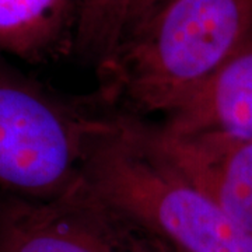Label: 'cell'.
Here are the masks:
<instances>
[{
  "label": "cell",
  "mask_w": 252,
  "mask_h": 252,
  "mask_svg": "<svg viewBox=\"0 0 252 252\" xmlns=\"http://www.w3.org/2000/svg\"><path fill=\"white\" fill-rule=\"evenodd\" d=\"M77 188L178 252H252L235 224L133 122H104L91 137Z\"/></svg>",
  "instance_id": "6da1fadb"
},
{
  "label": "cell",
  "mask_w": 252,
  "mask_h": 252,
  "mask_svg": "<svg viewBox=\"0 0 252 252\" xmlns=\"http://www.w3.org/2000/svg\"><path fill=\"white\" fill-rule=\"evenodd\" d=\"M252 39V0H170L98 67L108 98L170 114Z\"/></svg>",
  "instance_id": "7a4b0ae2"
},
{
  "label": "cell",
  "mask_w": 252,
  "mask_h": 252,
  "mask_svg": "<svg viewBox=\"0 0 252 252\" xmlns=\"http://www.w3.org/2000/svg\"><path fill=\"white\" fill-rule=\"evenodd\" d=\"M102 124L74 115L0 66V189L30 200L64 195L80 178L89 143Z\"/></svg>",
  "instance_id": "3957f363"
},
{
  "label": "cell",
  "mask_w": 252,
  "mask_h": 252,
  "mask_svg": "<svg viewBox=\"0 0 252 252\" xmlns=\"http://www.w3.org/2000/svg\"><path fill=\"white\" fill-rule=\"evenodd\" d=\"M140 230L77 185L52 200H0V252H149Z\"/></svg>",
  "instance_id": "277c9868"
},
{
  "label": "cell",
  "mask_w": 252,
  "mask_h": 252,
  "mask_svg": "<svg viewBox=\"0 0 252 252\" xmlns=\"http://www.w3.org/2000/svg\"><path fill=\"white\" fill-rule=\"evenodd\" d=\"M154 146L225 216L252 234V139L172 137L147 129Z\"/></svg>",
  "instance_id": "5b68a950"
},
{
  "label": "cell",
  "mask_w": 252,
  "mask_h": 252,
  "mask_svg": "<svg viewBox=\"0 0 252 252\" xmlns=\"http://www.w3.org/2000/svg\"><path fill=\"white\" fill-rule=\"evenodd\" d=\"M158 130L172 137L252 139V39L203 80Z\"/></svg>",
  "instance_id": "8992f818"
},
{
  "label": "cell",
  "mask_w": 252,
  "mask_h": 252,
  "mask_svg": "<svg viewBox=\"0 0 252 252\" xmlns=\"http://www.w3.org/2000/svg\"><path fill=\"white\" fill-rule=\"evenodd\" d=\"M80 0H0V54L45 62L73 49Z\"/></svg>",
  "instance_id": "52a82bcc"
},
{
  "label": "cell",
  "mask_w": 252,
  "mask_h": 252,
  "mask_svg": "<svg viewBox=\"0 0 252 252\" xmlns=\"http://www.w3.org/2000/svg\"><path fill=\"white\" fill-rule=\"evenodd\" d=\"M129 0H80L73 51L97 67L109 61L125 34Z\"/></svg>",
  "instance_id": "ba28073f"
},
{
  "label": "cell",
  "mask_w": 252,
  "mask_h": 252,
  "mask_svg": "<svg viewBox=\"0 0 252 252\" xmlns=\"http://www.w3.org/2000/svg\"><path fill=\"white\" fill-rule=\"evenodd\" d=\"M168 1L170 0H129L124 38L133 30L140 27L147 18L152 17L157 10L167 4Z\"/></svg>",
  "instance_id": "9c48e42d"
}]
</instances>
